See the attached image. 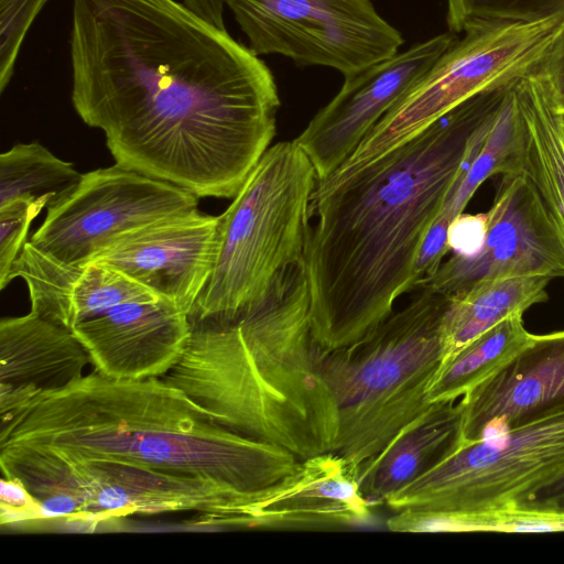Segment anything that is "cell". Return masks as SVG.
Masks as SVG:
<instances>
[{
	"label": "cell",
	"mask_w": 564,
	"mask_h": 564,
	"mask_svg": "<svg viewBox=\"0 0 564 564\" xmlns=\"http://www.w3.org/2000/svg\"><path fill=\"white\" fill-rule=\"evenodd\" d=\"M486 214L481 248L470 257L453 253L419 289L448 297L499 278H564V241L525 173L502 176Z\"/></svg>",
	"instance_id": "12"
},
{
	"label": "cell",
	"mask_w": 564,
	"mask_h": 564,
	"mask_svg": "<svg viewBox=\"0 0 564 564\" xmlns=\"http://www.w3.org/2000/svg\"><path fill=\"white\" fill-rule=\"evenodd\" d=\"M518 79V78H517ZM517 79L506 95L474 160L446 199L430 228L424 243L436 252H446L447 230L460 215L479 186L495 175L524 173L525 127L517 94Z\"/></svg>",
	"instance_id": "23"
},
{
	"label": "cell",
	"mask_w": 564,
	"mask_h": 564,
	"mask_svg": "<svg viewBox=\"0 0 564 564\" xmlns=\"http://www.w3.org/2000/svg\"><path fill=\"white\" fill-rule=\"evenodd\" d=\"M0 416V445L119 462L242 492L276 482L302 460L219 425L162 378L112 379L94 370L59 390L24 393Z\"/></svg>",
	"instance_id": "3"
},
{
	"label": "cell",
	"mask_w": 564,
	"mask_h": 564,
	"mask_svg": "<svg viewBox=\"0 0 564 564\" xmlns=\"http://www.w3.org/2000/svg\"><path fill=\"white\" fill-rule=\"evenodd\" d=\"M564 17L466 30L366 134L324 184L339 182L411 140L475 95L542 66Z\"/></svg>",
	"instance_id": "8"
},
{
	"label": "cell",
	"mask_w": 564,
	"mask_h": 564,
	"mask_svg": "<svg viewBox=\"0 0 564 564\" xmlns=\"http://www.w3.org/2000/svg\"><path fill=\"white\" fill-rule=\"evenodd\" d=\"M47 199H17L0 207V289L10 283L12 268L26 243L32 220L47 207Z\"/></svg>",
	"instance_id": "29"
},
{
	"label": "cell",
	"mask_w": 564,
	"mask_h": 564,
	"mask_svg": "<svg viewBox=\"0 0 564 564\" xmlns=\"http://www.w3.org/2000/svg\"><path fill=\"white\" fill-rule=\"evenodd\" d=\"M82 176L41 143H18L0 155V207L17 199L44 198L51 205L66 197Z\"/></svg>",
	"instance_id": "26"
},
{
	"label": "cell",
	"mask_w": 564,
	"mask_h": 564,
	"mask_svg": "<svg viewBox=\"0 0 564 564\" xmlns=\"http://www.w3.org/2000/svg\"><path fill=\"white\" fill-rule=\"evenodd\" d=\"M14 278L26 283L32 312L70 329L122 303L161 299L108 264L65 265L39 252L30 241L12 268L10 282Z\"/></svg>",
	"instance_id": "18"
},
{
	"label": "cell",
	"mask_w": 564,
	"mask_h": 564,
	"mask_svg": "<svg viewBox=\"0 0 564 564\" xmlns=\"http://www.w3.org/2000/svg\"><path fill=\"white\" fill-rule=\"evenodd\" d=\"M219 216L197 209L135 229L93 262L108 264L189 317L215 264Z\"/></svg>",
	"instance_id": "14"
},
{
	"label": "cell",
	"mask_w": 564,
	"mask_h": 564,
	"mask_svg": "<svg viewBox=\"0 0 564 564\" xmlns=\"http://www.w3.org/2000/svg\"><path fill=\"white\" fill-rule=\"evenodd\" d=\"M564 473V401L459 446L389 496L392 512H474L523 502Z\"/></svg>",
	"instance_id": "9"
},
{
	"label": "cell",
	"mask_w": 564,
	"mask_h": 564,
	"mask_svg": "<svg viewBox=\"0 0 564 564\" xmlns=\"http://www.w3.org/2000/svg\"><path fill=\"white\" fill-rule=\"evenodd\" d=\"M561 120H562V129H563V135H564V113H561Z\"/></svg>",
	"instance_id": "36"
},
{
	"label": "cell",
	"mask_w": 564,
	"mask_h": 564,
	"mask_svg": "<svg viewBox=\"0 0 564 564\" xmlns=\"http://www.w3.org/2000/svg\"><path fill=\"white\" fill-rule=\"evenodd\" d=\"M564 17V0H447L449 32L485 24L533 23Z\"/></svg>",
	"instance_id": "27"
},
{
	"label": "cell",
	"mask_w": 564,
	"mask_h": 564,
	"mask_svg": "<svg viewBox=\"0 0 564 564\" xmlns=\"http://www.w3.org/2000/svg\"><path fill=\"white\" fill-rule=\"evenodd\" d=\"M73 107L116 163L232 198L270 148L280 97L249 46L176 0H73Z\"/></svg>",
	"instance_id": "1"
},
{
	"label": "cell",
	"mask_w": 564,
	"mask_h": 564,
	"mask_svg": "<svg viewBox=\"0 0 564 564\" xmlns=\"http://www.w3.org/2000/svg\"><path fill=\"white\" fill-rule=\"evenodd\" d=\"M448 297L429 288L354 344L317 350L338 413L335 454L352 470L430 408L441 365L440 323Z\"/></svg>",
	"instance_id": "6"
},
{
	"label": "cell",
	"mask_w": 564,
	"mask_h": 564,
	"mask_svg": "<svg viewBox=\"0 0 564 564\" xmlns=\"http://www.w3.org/2000/svg\"><path fill=\"white\" fill-rule=\"evenodd\" d=\"M198 197L170 182L117 163L84 173L46 217L30 243L69 267H85L120 237L159 219L197 209Z\"/></svg>",
	"instance_id": "11"
},
{
	"label": "cell",
	"mask_w": 564,
	"mask_h": 564,
	"mask_svg": "<svg viewBox=\"0 0 564 564\" xmlns=\"http://www.w3.org/2000/svg\"><path fill=\"white\" fill-rule=\"evenodd\" d=\"M459 400L432 403L354 474L369 502L383 501L451 455L462 442Z\"/></svg>",
	"instance_id": "20"
},
{
	"label": "cell",
	"mask_w": 564,
	"mask_h": 564,
	"mask_svg": "<svg viewBox=\"0 0 564 564\" xmlns=\"http://www.w3.org/2000/svg\"><path fill=\"white\" fill-rule=\"evenodd\" d=\"M88 364L70 328L32 311L0 322V390H59L83 377Z\"/></svg>",
	"instance_id": "19"
},
{
	"label": "cell",
	"mask_w": 564,
	"mask_h": 564,
	"mask_svg": "<svg viewBox=\"0 0 564 564\" xmlns=\"http://www.w3.org/2000/svg\"><path fill=\"white\" fill-rule=\"evenodd\" d=\"M1 524L24 518H40V508L28 489L17 479H1Z\"/></svg>",
	"instance_id": "31"
},
{
	"label": "cell",
	"mask_w": 564,
	"mask_h": 564,
	"mask_svg": "<svg viewBox=\"0 0 564 564\" xmlns=\"http://www.w3.org/2000/svg\"><path fill=\"white\" fill-rule=\"evenodd\" d=\"M516 313L489 328L440 368L429 389L430 403L457 401L503 370L532 341Z\"/></svg>",
	"instance_id": "24"
},
{
	"label": "cell",
	"mask_w": 564,
	"mask_h": 564,
	"mask_svg": "<svg viewBox=\"0 0 564 564\" xmlns=\"http://www.w3.org/2000/svg\"><path fill=\"white\" fill-rule=\"evenodd\" d=\"M542 72L560 113H564V53L549 55L542 64Z\"/></svg>",
	"instance_id": "32"
},
{
	"label": "cell",
	"mask_w": 564,
	"mask_h": 564,
	"mask_svg": "<svg viewBox=\"0 0 564 564\" xmlns=\"http://www.w3.org/2000/svg\"><path fill=\"white\" fill-rule=\"evenodd\" d=\"M316 170L294 141L270 147L219 215L212 274L191 323L232 324L256 311L274 284L305 261Z\"/></svg>",
	"instance_id": "5"
},
{
	"label": "cell",
	"mask_w": 564,
	"mask_h": 564,
	"mask_svg": "<svg viewBox=\"0 0 564 564\" xmlns=\"http://www.w3.org/2000/svg\"><path fill=\"white\" fill-rule=\"evenodd\" d=\"M94 370L112 379L161 378L181 358L192 330L186 313L164 299L117 305L72 328Z\"/></svg>",
	"instance_id": "15"
},
{
	"label": "cell",
	"mask_w": 564,
	"mask_h": 564,
	"mask_svg": "<svg viewBox=\"0 0 564 564\" xmlns=\"http://www.w3.org/2000/svg\"><path fill=\"white\" fill-rule=\"evenodd\" d=\"M392 532H564V512L508 503L474 512L401 510L386 521Z\"/></svg>",
	"instance_id": "25"
},
{
	"label": "cell",
	"mask_w": 564,
	"mask_h": 564,
	"mask_svg": "<svg viewBox=\"0 0 564 564\" xmlns=\"http://www.w3.org/2000/svg\"><path fill=\"white\" fill-rule=\"evenodd\" d=\"M510 83L475 95L421 133L332 183H318L305 269L314 340L354 344L413 290L423 241L481 148Z\"/></svg>",
	"instance_id": "2"
},
{
	"label": "cell",
	"mask_w": 564,
	"mask_h": 564,
	"mask_svg": "<svg viewBox=\"0 0 564 564\" xmlns=\"http://www.w3.org/2000/svg\"><path fill=\"white\" fill-rule=\"evenodd\" d=\"M2 470L36 502L47 499L59 514L83 520L185 511L196 512L200 525L241 529L252 492L119 462L64 459L22 445L7 453Z\"/></svg>",
	"instance_id": "7"
},
{
	"label": "cell",
	"mask_w": 564,
	"mask_h": 564,
	"mask_svg": "<svg viewBox=\"0 0 564 564\" xmlns=\"http://www.w3.org/2000/svg\"><path fill=\"white\" fill-rule=\"evenodd\" d=\"M545 276L499 278L448 296L440 323V368L465 346L508 316L547 300ZM438 368V369H440Z\"/></svg>",
	"instance_id": "22"
},
{
	"label": "cell",
	"mask_w": 564,
	"mask_h": 564,
	"mask_svg": "<svg viewBox=\"0 0 564 564\" xmlns=\"http://www.w3.org/2000/svg\"><path fill=\"white\" fill-rule=\"evenodd\" d=\"M459 401L466 443L496 436L564 401V329L533 334L530 345L503 370Z\"/></svg>",
	"instance_id": "17"
},
{
	"label": "cell",
	"mask_w": 564,
	"mask_h": 564,
	"mask_svg": "<svg viewBox=\"0 0 564 564\" xmlns=\"http://www.w3.org/2000/svg\"><path fill=\"white\" fill-rule=\"evenodd\" d=\"M487 232V214L458 215L447 230V245L454 254L470 257L482 246Z\"/></svg>",
	"instance_id": "30"
},
{
	"label": "cell",
	"mask_w": 564,
	"mask_h": 564,
	"mask_svg": "<svg viewBox=\"0 0 564 564\" xmlns=\"http://www.w3.org/2000/svg\"><path fill=\"white\" fill-rule=\"evenodd\" d=\"M457 39L452 32L434 35L345 77L340 90L294 139L312 161L318 182L352 154L375 124Z\"/></svg>",
	"instance_id": "13"
},
{
	"label": "cell",
	"mask_w": 564,
	"mask_h": 564,
	"mask_svg": "<svg viewBox=\"0 0 564 564\" xmlns=\"http://www.w3.org/2000/svg\"><path fill=\"white\" fill-rule=\"evenodd\" d=\"M257 55L325 66L349 77L404 43L371 0H224Z\"/></svg>",
	"instance_id": "10"
},
{
	"label": "cell",
	"mask_w": 564,
	"mask_h": 564,
	"mask_svg": "<svg viewBox=\"0 0 564 564\" xmlns=\"http://www.w3.org/2000/svg\"><path fill=\"white\" fill-rule=\"evenodd\" d=\"M518 503L564 512V473L529 499Z\"/></svg>",
	"instance_id": "33"
},
{
	"label": "cell",
	"mask_w": 564,
	"mask_h": 564,
	"mask_svg": "<svg viewBox=\"0 0 564 564\" xmlns=\"http://www.w3.org/2000/svg\"><path fill=\"white\" fill-rule=\"evenodd\" d=\"M48 0H0V91L8 87L26 34Z\"/></svg>",
	"instance_id": "28"
},
{
	"label": "cell",
	"mask_w": 564,
	"mask_h": 564,
	"mask_svg": "<svg viewBox=\"0 0 564 564\" xmlns=\"http://www.w3.org/2000/svg\"><path fill=\"white\" fill-rule=\"evenodd\" d=\"M192 11L218 28L226 29L224 22V0H182Z\"/></svg>",
	"instance_id": "34"
},
{
	"label": "cell",
	"mask_w": 564,
	"mask_h": 564,
	"mask_svg": "<svg viewBox=\"0 0 564 564\" xmlns=\"http://www.w3.org/2000/svg\"><path fill=\"white\" fill-rule=\"evenodd\" d=\"M564 53V20L562 21L552 45L551 53L549 55H557Z\"/></svg>",
	"instance_id": "35"
},
{
	"label": "cell",
	"mask_w": 564,
	"mask_h": 564,
	"mask_svg": "<svg viewBox=\"0 0 564 564\" xmlns=\"http://www.w3.org/2000/svg\"><path fill=\"white\" fill-rule=\"evenodd\" d=\"M352 468L329 452L302 459L276 482L252 491L243 529L340 530L370 518Z\"/></svg>",
	"instance_id": "16"
},
{
	"label": "cell",
	"mask_w": 564,
	"mask_h": 564,
	"mask_svg": "<svg viewBox=\"0 0 564 564\" xmlns=\"http://www.w3.org/2000/svg\"><path fill=\"white\" fill-rule=\"evenodd\" d=\"M525 127L524 173L532 181L564 241V135L542 66L517 79Z\"/></svg>",
	"instance_id": "21"
},
{
	"label": "cell",
	"mask_w": 564,
	"mask_h": 564,
	"mask_svg": "<svg viewBox=\"0 0 564 564\" xmlns=\"http://www.w3.org/2000/svg\"><path fill=\"white\" fill-rule=\"evenodd\" d=\"M305 262L237 323H192L185 349L161 377L221 426L305 459L334 452L338 413L316 361Z\"/></svg>",
	"instance_id": "4"
}]
</instances>
